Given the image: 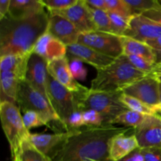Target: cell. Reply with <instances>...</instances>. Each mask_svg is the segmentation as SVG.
Here are the masks:
<instances>
[{"label": "cell", "instance_id": "d6986e66", "mask_svg": "<svg viewBox=\"0 0 161 161\" xmlns=\"http://www.w3.org/2000/svg\"><path fill=\"white\" fill-rule=\"evenodd\" d=\"M74 130L55 134L30 133L29 140L38 150L49 157L73 133Z\"/></svg>", "mask_w": 161, "mask_h": 161}, {"label": "cell", "instance_id": "1f68e13d", "mask_svg": "<svg viewBox=\"0 0 161 161\" xmlns=\"http://www.w3.org/2000/svg\"><path fill=\"white\" fill-rule=\"evenodd\" d=\"M69 58V69L74 79L76 80H85L87 75V70L85 68L84 63L81 60L75 58Z\"/></svg>", "mask_w": 161, "mask_h": 161}, {"label": "cell", "instance_id": "83f0119b", "mask_svg": "<svg viewBox=\"0 0 161 161\" xmlns=\"http://www.w3.org/2000/svg\"><path fill=\"white\" fill-rule=\"evenodd\" d=\"M120 100L127 106L128 109L132 110V111L137 112V113H142V114L146 115V116L157 114L153 109H152L150 107L142 102L141 101L133 97H130L129 95H127V94H122L120 97Z\"/></svg>", "mask_w": 161, "mask_h": 161}, {"label": "cell", "instance_id": "d6a6232c", "mask_svg": "<svg viewBox=\"0 0 161 161\" xmlns=\"http://www.w3.org/2000/svg\"><path fill=\"white\" fill-rule=\"evenodd\" d=\"M126 56L127 57L129 61L131 63L132 65L136 68L140 72H144L147 75L152 74L154 67H155V64L147 61L145 58H141V57L135 56V55H126Z\"/></svg>", "mask_w": 161, "mask_h": 161}, {"label": "cell", "instance_id": "7402d4cb", "mask_svg": "<svg viewBox=\"0 0 161 161\" xmlns=\"http://www.w3.org/2000/svg\"><path fill=\"white\" fill-rule=\"evenodd\" d=\"M122 40L124 55L141 57L156 64L153 49L146 42L137 40L127 36H122Z\"/></svg>", "mask_w": 161, "mask_h": 161}, {"label": "cell", "instance_id": "e0dca14e", "mask_svg": "<svg viewBox=\"0 0 161 161\" xmlns=\"http://www.w3.org/2000/svg\"><path fill=\"white\" fill-rule=\"evenodd\" d=\"M48 72L49 75L72 92H80L86 88L72 76L67 56L48 63Z\"/></svg>", "mask_w": 161, "mask_h": 161}, {"label": "cell", "instance_id": "4316f807", "mask_svg": "<svg viewBox=\"0 0 161 161\" xmlns=\"http://www.w3.org/2000/svg\"><path fill=\"white\" fill-rule=\"evenodd\" d=\"M89 9L97 31L112 33L111 20L108 13L102 9H92L91 7H89Z\"/></svg>", "mask_w": 161, "mask_h": 161}, {"label": "cell", "instance_id": "7bdbcfd3", "mask_svg": "<svg viewBox=\"0 0 161 161\" xmlns=\"http://www.w3.org/2000/svg\"><path fill=\"white\" fill-rule=\"evenodd\" d=\"M152 74L155 75V76L161 75V63H158V64H155V67H154Z\"/></svg>", "mask_w": 161, "mask_h": 161}, {"label": "cell", "instance_id": "f35d334b", "mask_svg": "<svg viewBox=\"0 0 161 161\" xmlns=\"http://www.w3.org/2000/svg\"><path fill=\"white\" fill-rule=\"evenodd\" d=\"M86 5L92 9H102L106 11L105 0H85Z\"/></svg>", "mask_w": 161, "mask_h": 161}, {"label": "cell", "instance_id": "484cf974", "mask_svg": "<svg viewBox=\"0 0 161 161\" xmlns=\"http://www.w3.org/2000/svg\"><path fill=\"white\" fill-rule=\"evenodd\" d=\"M132 17L142 15L145 12L160 6L158 0H125Z\"/></svg>", "mask_w": 161, "mask_h": 161}, {"label": "cell", "instance_id": "52a82bcc", "mask_svg": "<svg viewBox=\"0 0 161 161\" xmlns=\"http://www.w3.org/2000/svg\"><path fill=\"white\" fill-rule=\"evenodd\" d=\"M77 42L114 59L124 54L122 36L111 32L93 31L83 33L80 34Z\"/></svg>", "mask_w": 161, "mask_h": 161}, {"label": "cell", "instance_id": "e575fe53", "mask_svg": "<svg viewBox=\"0 0 161 161\" xmlns=\"http://www.w3.org/2000/svg\"><path fill=\"white\" fill-rule=\"evenodd\" d=\"M83 115L86 127H100L105 125L102 115L94 110H85L83 111Z\"/></svg>", "mask_w": 161, "mask_h": 161}, {"label": "cell", "instance_id": "ba28073f", "mask_svg": "<svg viewBox=\"0 0 161 161\" xmlns=\"http://www.w3.org/2000/svg\"><path fill=\"white\" fill-rule=\"evenodd\" d=\"M48 91L50 105L61 122L65 125L69 116L77 111L75 94L58 83L50 75L48 78Z\"/></svg>", "mask_w": 161, "mask_h": 161}, {"label": "cell", "instance_id": "bcb514c9", "mask_svg": "<svg viewBox=\"0 0 161 161\" xmlns=\"http://www.w3.org/2000/svg\"><path fill=\"white\" fill-rule=\"evenodd\" d=\"M157 78V80H158V81L161 83V75H158V76H156Z\"/></svg>", "mask_w": 161, "mask_h": 161}, {"label": "cell", "instance_id": "6da1fadb", "mask_svg": "<svg viewBox=\"0 0 161 161\" xmlns=\"http://www.w3.org/2000/svg\"><path fill=\"white\" fill-rule=\"evenodd\" d=\"M130 130L132 128L115 125L75 130L49 157L53 161H112L109 157L111 140Z\"/></svg>", "mask_w": 161, "mask_h": 161}, {"label": "cell", "instance_id": "7c38bea8", "mask_svg": "<svg viewBox=\"0 0 161 161\" xmlns=\"http://www.w3.org/2000/svg\"><path fill=\"white\" fill-rule=\"evenodd\" d=\"M50 13L58 14L65 17L76 28L80 34L97 31L89 7L85 0H78L75 5L63 10L52 11Z\"/></svg>", "mask_w": 161, "mask_h": 161}, {"label": "cell", "instance_id": "9a60e30c", "mask_svg": "<svg viewBox=\"0 0 161 161\" xmlns=\"http://www.w3.org/2000/svg\"><path fill=\"white\" fill-rule=\"evenodd\" d=\"M48 31L64 45L70 46L78 42L80 32L68 19L58 14H49Z\"/></svg>", "mask_w": 161, "mask_h": 161}, {"label": "cell", "instance_id": "60d3db41", "mask_svg": "<svg viewBox=\"0 0 161 161\" xmlns=\"http://www.w3.org/2000/svg\"><path fill=\"white\" fill-rule=\"evenodd\" d=\"M10 3L11 0H1L0 1V20L9 14Z\"/></svg>", "mask_w": 161, "mask_h": 161}, {"label": "cell", "instance_id": "7a4b0ae2", "mask_svg": "<svg viewBox=\"0 0 161 161\" xmlns=\"http://www.w3.org/2000/svg\"><path fill=\"white\" fill-rule=\"evenodd\" d=\"M46 11L29 17L13 18L7 15L0 20V57L30 55L36 41L48 29Z\"/></svg>", "mask_w": 161, "mask_h": 161}, {"label": "cell", "instance_id": "ffe728a7", "mask_svg": "<svg viewBox=\"0 0 161 161\" xmlns=\"http://www.w3.org/2000/svg\"><path fill=\"white\" fill-rule=\"evenodd\" d=\"M30 55H4L0 57L1 72H12L20 81L26 80L27 68Z\"/></svg>", "mask_w": 161, "mask_h": 161}, {"label": "cell", "instance_id": "ab89813d", "mask_svg": "<svg viewBox=\"0 0 161 161\" xmlns=\"http://www.w3.org/2000/svg\"><path fill=\"white\" fill-rule=\"evenodd\" d=\"M118 161H144V158L142 155L141 149H138L129 154L128 156Z\"/></svg>", "mask_w": 161, "mask_h": 161}, {"label": "cell", "instance_id": "f6af8a7d", "mask_svg": "<svg viewBox=\"0 0 161 161\" xmlns=\"http://www.w3.org/2000/svg\"><path fill=\"white\" fill-rule=\"evenodd\" d=\"M160 109L157 111V114H158L159 116H161V83H160Z\"/></svg>", "mask_w": 161, "mask_h": 161}, {"label": "cell", "instance_id": "277c9868", "mask_svg": "<svg viewBox=\"0 0 161 161\" xmlns=\"http://www.w3.org/2000/svg\"><path fill=\"white\" fill-rule=\"evenodd\" d=\"M75 94L77 111L92 109L102 116L105 125H110L112 121L128 108L121 102L122 92H105L86 87Z\"/></svg>", "mask_w": 161, "mask_h": 161}, {"label": "cell", "instance_id": "cb8c5ba5", "mask_svg": "<svg viewBox=\"0 0 161 161\" xmlns=\"http://www.w3.org/2000/svg\"><path fill=\"white\" fill-rule=\"evenodd\" d=\"M16 157H18L20 161H53L50 157L42 153L31 144L29 137L22 142Z\"/></svg>", "mask_w": 161, "mask_h": 161}, {"label": "cell", "instance_id": "c3c4849f", "mask_svg": "<svg viewBox=\"0 0 161 161\" xmlns=\"http://www.w3.org/2000/svg\"><path fill=\"white\" fill-rule=\"evenodd\" d=\"M160 117H161V116H160Z\"/></svg>", "mask_w": 161, "mask_h": 161}, {"label": "cell", "instance_id": "4fadbf2b", "mask_svg": "<svg viewBox=\"0 0 161 161\" xmlns=\"http://www.w3.org/2000/svg\"><path fill=\"white\" fill-rule=\"evenodd\" d=\"M137 40L146 42L161 38V25L143 15L132 17L130 27L125 36Z\"/></svg>", "mask_w": 161, "mask_h": 161}, {"label": "cell", "instance_id": "ac0fdd59", "mask_svg": "<svg viewBox=\"0 0 161 161\" xmlns=\"http://www.w3.org/2000/svg\"><path fill=\"white\" fill-rule=\"evenodd\" d=\"M134 129L116 135L111 140L109 157L112 161H118L139 149Z\"/></svg>", "mask_w": 161, "mask_h": 161}, {"label": "cell", "instance_id": "ee69618b", "mask_svg": "<svg viewBox=\"0 0 161 161\" xmlns=\"http://www.w3.org/2000/svg\"><path fill=\"white\" fill-rule=\"evenodd\" d=\"M155 54L156 64L161 63V50H153Z\"/></svg>", "mask_w": 161, "mask_h": 161}, {"label": "cell", "instance_id": "9c48e42d", "mask_svg": "<svg viewBox=\"0 0 161 161\" xmlns=\"http://www.w3.org/2000/svg\"><path fill=\"white\" fill-rule=\"evenodd\" d=\"M123 94L138 99L157 113L160 108V82L153 74L143 78L126 87Z\"/></svg>", "mask_w": 161, "mask_h": 161}, {"label": "cell", "instance_id": "74e56055", "mask_svg": "<svg viewBox=\"0 0 161 161\" xmlns=\"http://www.w3.org/2000/svg\"><path fill=\"white\" fill-rule=\"evenodd\" d=\"M158 2L160 3V6L158 8L146 11L142 15L161 25V0H158Z\"/></svg>", "mask_w": 161, "mask_h": 161}, {"label": "cell", "instance_id": "4dcf8cb0", "mask_svg": "<svg viewBox=\"0 0 161 161\" xmlns=\"http://www.w3.org/2000/svg\"><path fill=\"white\" fill-rule=\"evenodd\" d=\"M23 113L22 117H23L24 124L28 131L32 128L42 127V126H47V124L43 120L42 116L36 112L32 111V110H28Z\"/></svg>", "mask_w": 161, "mask_h": 161}, {"label": "cell", "instance_id": "8992f818", "mask_svg": "<svg viewBox=\"0 0 161 161\" xmlns=\"http://www.w3.org/2000/svg\"><path fill=\"white\" fill-rule=\"evenodd\" d=\"M17 103V106L23 113L28 110H32L39 113L46 122L47 126L55 123L63 126L65 130L69 131L65 125L56 114L48 100L26 80L20 82L19 85Z\"/></svg>", "mask_w": 161, "mask_h": 161}, {"label": "cell", "instance_id": "603a6c76", "mask_svg": "<svg viewBox=\"0 0 161 161\" xmlns=\"http://www.w3.org/2000/svg\"><path fill=\"white\" fill-rule=\"evenodd\" d=\"M20 80L12 72H1V102L7 101L17 105V94Z\"/></svg>", "mask_w": 161, "mask_h": 161}, {"label": "cell", "instance_id": "44dd1931", "mask_svg": "<svg viewBox=\"0 0 161 161\" xmlns=\"http://www.w3.org/2000/svg\"><path fill=\"white\" fill-rule=\"evenodd\" d=\"M41 0H11L8 15L13 18L29 17L45 11Z\"/></svg>", "mask_w": 161, "mask_h": 161}, {"label": "cell", "instance_id": "d590c367", "mask_svg": "<svg viewBox=\"0 0 161 161\" xmlns=\"http://www.w3.org/2000/svg\"><path fill=\"white\" fill-rule=\"evenodd\" d=\"M66 127L68 130H79L83 127H85L84 119H83V112L75 111V113H72L68 120L66 121Z\"/></svg>", "mask_w": 161, "mask_h": 161}, {"label": "cell", "instance_id": "b9f144b4", "mask_svg": "<svg viewBox=\"0 0 161 161\" xmlns=\"http://www.w3.org/2000/svg\"><path fill=\"white\" fill-rule=\"evenodd\" d=\"M146 42L153 50H161V38L153 39V40H148Z\"/></svg>", "mask_w": 161, "mask_h": 161}, {"label": "cell", "instance_id": "7dc6e473", "mask_svg": "<svg viewBox=\"0 0 161 161\" xmlns=\"http://www.w3.org/2000/svg\"><path fill=\"white\" fill-rule=\"evenodd\" d=\"M13 161H20V160H19L18 157H16V158H14V160H13Z\"/></svg>", "mask_w": 161, "mask_h": 161}, {"label": "cell", "instance_id": "5b68a950", "mask_svg": "<svg viewBox=\"0 0 161 161\" xmlns=\"http://www.w3.org/2000/svg\"><path fill=\"white\" fill-rule=\"evenodd\" d=\"M2 126L9 144L11 156L17 157L22 142L29 137L30 132L25 127L19 107L12 102L3 101L0 105Z\"/></svg>", "mask_w": 161, "mask_h": 161}, {"label": "cell", "instance_id": "8d00e7d4", "mask_svg": "<svg viewBox=\"0 0 161 161\" xmlns=\"http://www.w3.org/2000/svg\"><path fill=\"white\" fill-rule=\"evenodd\" d=\"M141 153L144 161H161V149L160 148L142 149Z\"/></svg>", "mask_w": 161, "mask_h": 161}, {"label": "cell", "instance_id": "8fae6325", "mask_svg": "<svg viewBox=\"0 0 161 161\" xmlns=\"http://www.w3.org/2000/svg\"><path fill=\"white\" fill-rule=\"evenodd\" d=\"M48 63L39 55L32 53L28 63L26 81L40 92L50 102L48 91Z\"/></svg>", "mask_w": 161, "mask_h": 161}, {"label": "cell", "instance_id": "f546056e", "mask_svg": "<svg viewBox=\"0 0 161 161\" xmlns=\"http://www.w3.org/2000/svg\"><path fill=\"white\" fill-rule=\"evenodd\" d=\"M105 6L107 12L119 14L126 18L130 19L132 17L125 0H105Z\"/></svg>", "mask_w": 161, "mask_h": 161}, {"label": "cell", "instance_id": "5bb4252c", "mask_svg": "<svg viewBox=\"0 0 161 161\" xmlns=\"http://www.w3.org/2000/svg\"><path fill=\"white\" fill-rule=\"evenodd\" d=\"M32 53L50 63L67 56V46L50 34L47 29L36 41Z\"/></svg>", "mask_w": 161, "mask_h": 161}, {"label": "cell", "instance_id": "f1b7e54d", "mask_svg": "<svg viewBox=\"0 0 161 161\" xmlns=\"http://www.w3.org/2000/svg\"><path fill=\"white\" fill-rule=\"evenodd\" d=\"M108 15L111 20L112 33L119 36H125V33L130 27V21L131 18H126L113 13H108Z\"/></svg>", "mask_w": 161, "mask_h": 161}, {"label": "cell", "instance_id": "3957f363", "mask_svg": "<svg viewBox=\"0 0 161 161\" xmlns=\"http://www.w3.org/2000/svg\"><path fill=\"white\" fill-rule=\"evenodd\" d=\"M146 75L147 74L134 67L127 57L123 54L106 68L97 70V75L91 81L90 88L105 92H122Z\"/></svg>", "mask_w": 161, "mask_h": 161}, {"label": "cell", "instance_id": "836d02e7", "mask_svg": "<svg viewBox=\"0 0 161 161\" xmlns=\"http://www.w3.org/2000/svg\"><path fill=\"white\" fill-rule=\"evenodd\" d=\"M49 12L52 11H59L65 9L75 5L78 0H41Z\"/></svg>", "mask_w": 161, "mask_h": 161}, {"label": "cell", "instance_id": "2e32d148", "mask_svg": "<svg viewBox=\"0 0 161 161\" xmlns=\"http://www.w3.org/2000/svg\"><path fill=\"white\" fill-rule=\"evenodd\" d=\"M68 58H75L83 63L90 64L97 70L106 68L115 61L114 58L105 56L89 47L76 42L67 47Z\"/></svg>", "mask_w": 161, "mask_h": 161}, {"label": "cell", "instance_id": "d4e9b609", "mask_svg": "<svg viewBox=\"0 0 161 161\" xmlns=\"http://www.w3.org/2000/svg\"><path fill=\"white\" fill-rule=\"evenodd\" d=\"M146 115L127 109V111L124 112L118 116H116L112 121L110 125L119 124L124 127H128V128H132L135 130L141 125L142 123L146 119Z\"/></svg>", "mask_w": 161, "mask_h": 161}, {"label": "cell", "instance_id": "30bf717a", "mask_svg": "<svg viewBox=\"0 0 161 161\" xmlns=\"http://www.w3.org/2000/svg\"><path fill=\"white\" fill-rule=\"evenodd\" d=\"M139 149H161V117L158 114L148 115L141 125L134 130Z\"/></svg>", "mask_w": 161, "mask_h": 161}]
</instances>
